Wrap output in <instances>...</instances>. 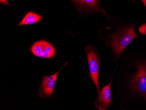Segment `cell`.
<instances>
[{"mask_svg":"<svg viewBox=\"0 0 146 110\" xmlns=\"http://www.w3.org/2000/svg\"><path fill=\"white\" fill-rule=\"evenodd\" d=\"M43 16L35 13L33 11H29L25 15L23 20L20 22L18 25L22 26L23 25L33 24L43 19Z\"/></svg>","mask_w":146,"mask_h":110,"instance_id":"ba28073f","label":"cell"},{"mask_svg":"<svg viewBox=\"0 0 146 110\" xmlns=\"http://www.w3.org/2000/svg\"><path fill=\"white\" fill-rule=\"evenodd\" d=\"M142 1L143 2V4H144V5H145L146 9V0H142Z\"/></svg>","mask_w":146,"mask_h":110,"instance_id":"8fae6325","label":"cell"},{"mask_svg":"<svg viewBox=\"0 0 146 110\" xmlns=\"http://www.w3.org/2000/svg\"><path fill=\"white\" fill-rule=\"evenodd\" d=\"M111 79L107 86H103L95 101L96 107L99 110H107L111 104Z\"/></svg>","mask_w":146,"mask_h":110,"instance_id":"8992f818","label":"cell"},{"mask_svg":"<svg viewBox=\"0 0 146 110\" xmlns=\"http://www.w3.org/2000/svg\"><path fill=\"white\" fill-rule=\"evenodd\" d=\"M74 3L79 11L86 12L100 11L98 9L99 0H71Z\"/></svg>","mask_w":146,"mask_h":110,"instance_id":"52a82bcc","label":"cell"},{"mask_svg":"<svg viewBox=\"0 0 146 110\" xmlns=\"http://www.w3.org/2000/svg\"><path fill=\"white\" fill-rule=\"evenodd\" d=\"M0 3H2L3 5H11L6 0H0Z\"/></svg>","mask_w":146,"mask_h":110,"instance_id":"30bf717a","label":"cell"},{"mask_svg":"<svg viewBox=\"0 0 146 110\" xmlns=\"http://www.w3.org/2000/svg\"><path fill=\"white\" fill-rule=\"evenodd\" d=\"M139 31L141 34L146 35V23L143 24L139 28Z\"/></svg>","mask_w":146,"mask_h":110,"instance_id":"9c48e42d","label":"cell"},{"mask_svg":"<svg viewBox=\"0 0 146 110\" xmlns=\"http://www.w3.org/2000/svg\"><path fill=\"white\" fill-rule=\"evenodd\" d=\"M67 62L62 68L56 73L50 76H42V80L41 83L40 87L38 90V93L41 97L48 98L53 96L52 93L54 88L59 73L64 67L67 65Z\"/></svg>","mask_w":146,"mask_h":110,"instance_id":"3957f363","label":"cell"},{"mask_svg":"<svg viewBox=\"0 0 146 110\" xmlns=\"http://www.w3.org/2000/svg\"><path fill=\"white\" fill-rule=\"evenodd\" d=\"M138 36L134 31V25L124 28L111 35L110 44L116 57L120 55L129 44Z\"/></svg>","mask_w":146,"mask_h":110,"instance_id":"6da1fadb","label":"cell"},{"mask_svg":"<svg viewBox=\"0 0 146 110\" xmlns=\"http://www.w3.org/2000/svg\"><path fill=\"white\" fill-rule=\"evenodd\" d=\"M132 86L136 91L146 98V64L139 65L137 72L132 81Z\"/></svg>","mask_w":146,"mask_h":110,"instance_id":"5b68a950","label":"cell"},{"mask_svg":"<svg viewBox=\"0 0 146 110\" xmlns=\"http://www.w3.org/2000/svg\"><path fill=\"white\" fill-rule=\"evenodd\" d=\"M30 51L34 55L43 59H51L56 52L54 47L46 41L36 42L31 47Z\"/></svg>","mask_w":146,"mask_h":110,"instance_id":"277c9868","label":"cell"},{"mask_svg":"<svg viewBox=\"0 0 146 110\" xmlns=\"http://www.w3.org/2000/svg\"><path fill=\"white\" fill-rule=\"evenodd\" d=\"M84 51L87 56L90 79L94 82L98 93L99 94L101 91L98 80L99 72L100 69V60L94 47L88 46L84 48Z\"/></svg>","mask_w":146,"mask_h":110,"instance_id":"7a4b0ae2","label":"cell"}]
</instances>
